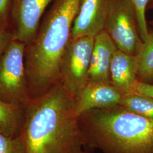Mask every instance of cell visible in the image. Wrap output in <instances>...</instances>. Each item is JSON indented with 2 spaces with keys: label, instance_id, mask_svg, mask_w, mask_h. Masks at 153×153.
<instances>
[{
  "label": "cell",
  "instance_id": "6da1fadb",
  "mask_svg": "<svg viewBox=\"0 0 153 153\" xmlns=\"http://www.w3.org/2000/svg\"><path fill=\"white\" fill-rule=\"evenodd\" d=\"M76 97L60 81L25 107L20 137L26 153H88Z\"/></svg>",
  "mask_w": 153,
  "mask_h": 153
},
{
  "label": "cell",
  "instance_id": "7a4b0ae2",
  "mask_svg": "<svg viewBox=\"0 0 153 153\" xmlns=\"http://www.w3.org/2000/svg\"><path fill=\"white\" fill-rule=\"evenodd\" d=\"M82 1L54 0L35 38L26 45L25 65L30 99L44 95L60 82L62 57Z\"/></svg>",
  "mask_w": 153,
  "mask_h": 153
},
{
  "label": "cell",
  "instance_id": "3957f363",
  "mask_svg": "<svg viewBox=\"0 0 153 153\" xmlns=\"http://www.w3.org/2000/svg\"><path fill=\"white\" fill-rule=\"evenodd\" d=\"M78 123L90 151L103 153H153V119L120 105L88 111Z\"/></svg>",
  "mask_w": 153,
  "mask_h": 153
},
{
  "label": "cell",
  "instance_id": "277c9868",
  "mask_svg": "<svg viewBox=\"0 0 153 153\" xmlns=\"http://www.w3.org/2000/svg\"><path fill=\"white\" fill-rule=\"evenodd\" d=\"M26 44L13 39L0 57V99L25 108L30 98L25 65Z\"/></svg>",
  "mask_w": 153,
  "mask_h": 153
},
{
  "label": "cell",
  "instance_id": "5b68a950",
  "mask_svg": "<svg viewBox=\"0 0 153 153\" xmlns=\"http://www.w3.org/2000/svg\"><path fill=\"white\" fill-rule=\"evenodd\" d=\"M94 38L71 39L62 57L60 81L75 97L88 82Z\"/></svg>",
  "mask_w": 153,
  "mask_h": 153
},
{
  "label": "cell",
  "instance_id": "8992f818",
  "mask_svg": "<svg viewBox=\"0 0 153 153\" xmlns=\"http://www.w3.org/2000/svg\"><path fill=\"white\" fill-rule=\"evenodd\" d=\"M105 30L119 50L133 56L138 54L143 42L131 0H112Z\"/></svg>",
  "mask_w": 153,
  "mask_h": 153
},
{
  "label": "cell",
  "instance_id": "52a82bcc",
  "mask_svg": "<svg viewBox=\"0 0 153 153\" xmlns=\"http://www.w3.org/2000/svg\"><path fill=\"white\" fill-rule=\"evenodd\" d=\"M54 0H13L9 31L26 45L35 38L46 9Z\"/></svg>",
  "mask_w": 153,
  "mask_h": 153
},
{
  "label": "cell",
  "instance_id": "ba28073f",
  "mask_svg": "<svg viewBox=\"0 0 153 153\" xmlns=\"http://www.w3.org/2000/svg\"><path fill=\"white\" fill-rule=\"evenodd\" d=\"M112 0H82L73 23L71 39L95 38L105 30Z\"/></svg>",
  "mask_w": 153,
  "mask_h": 153
},
{
  "label": "cell",
  "instance_id": "9c48e42d",
  "mask_svg": "<svg viewBox=\"0 0 153 153\" xmlns=\"http://www.w3.org/2000/svg\"><path fill=\"white\" fill-rule=\"evenodd\" d=\"M124 94L109 82L88 81L76 97L78 117L95 109L119 105Z\"/></svg>",
  "mask_w": 153,
  "mask_h": 153
},
{
  "label": "cell",
  "instance_id": "30bf717a",
  "mask_svg": "<svg viewBox=\"0 0 153 153\" xmlns=\"http://www.w3.org/2000/svg\"><path fill=\"white\" fill-rule=\"evenodd\" d=\"M118 49L105 30L95 37L88 81L110 83V67Z\"/></svg>",
  "mask_w": 153,
  "mask_h": 153
},
{
  "label": "cell",
  "instance_id": "8fae6325",
  "mask_svg": "<svg viewBox=\"0 0 153 153\" xmlns=\"http://www.w3.org/2000/svg\"><path fill=\"white\" fill-rule=\"evenodd\" d=\"M137 56L118 49L110 67V83L124 95L136 92L137 79Z\"/></svg>",
  "mask_w": 153,
  "mask_h": 153
},
{
  "label": "cell",
  "instance_id": "7c38bea8",
  "mask_svg": "<svg viewBox=\"0 0 153 153\" xmlns=\"http://www.w3.org/2000/svg\"><path fill=\"white\" fill-rule=\"evenodd\" d=\"M25 108L0 99V133L7 137L20 135Z\"/></svg>",
  "mask_w": 153,
  "mask_h": 153
},
{
  "label": "cell",
  "instance_id": "4fadbf2b",
  "mask_svg": "<svg viewBox=\"0 0 153 153\" xmlns=\"http://www.w3.org/2000/svg\"><path fill=\"white\" fill-rule=\"evenodd\" d=\"M137 58V79L140 82L153 84V30L149 29L148 38L143 42Z\"/></svg>",
  "mask_w": 153,
  "mask_h": 153
},
{
  "label": "cell",
  "instance_id": "5bb4252c",
  "mask_svg": "<svg viewBox=\"0 0 153 153\" xmlns=\"http://www.w3.org/2000/svg\"><path fill=\"white\" fill-rule=\"evenodd\" d=\"M119 105L131 112L153 119V98L135 92L124 95Z\"/></svg>",
  "mask_w": 153,
  "mask_h": 153
},
{
  "label": "cell",
  "instance_id": "9a60e30c",
  "mask_svg": "<svg viewBox=\"0 0 153 153\" xmlns=\"http://www.w3.org/2000/svg\"><path fill=\"white\" fill-rule=\"evenodd\" d=\"M136 10L139 33L142 42L148 38L149 28L146 19V11L149 0H131Z\"/></svg>",
  "mask_w": 153,
  "mask_h": 153
},
{
  "label": "cell",
  "instance_id": "2e32d148",
  "mask_svg": "<svg viewBox=\"0 0 153 153\" xmlns=\"http://www.w3.org/2000/svg\"><path fill=\"white\" fill-rule=\"evenodd\" d=\"M0 153H26L20 136L9 137L0 133Z\"/></svg>",
  "mask_w": 153,
  "mask_h": 153
},
{
  "label": "cell",
  "instance_id": "e0dca14e",
  "mask_svg": "<svg viewBox=\"0 0 153 153\" xmlns=\"http://www.w3.org/2000/svg\"><path fill=\"white\" fill-rule=\"evenodd\" d=\"M13 1L0 0V29L9 31Z\"/></svg>",
  "mask_w": 153,
  "mask_h": 153
},
{
  "label": "cell",
  "instance_id": "ac0fdd59",
  "mask_svg": "<svg viewBox=\"0 0 153 153\" xmlns=\"http://www.w3.org/2000/svg\"><path fill=\"white\" fill-rule=\"evenodd\" d=\"M13 39L14 36L10 31L0 29V57L7 44Z\"/></svg>",
  "mask_w": 153,
  "mask_h": 153
},
{
  "label": "cell",
  "instance_id": "d6986e66",
  "mask_svg": "<svg viewBox=\"0 0 153 153\" xmlns=\"http://www.w3.org/2000/svg\"><path fill=\"white\" fill-rule=\"evenodd\" d=\"M136 92L153 98V84L138 81L136 87Z\"/></svg>",
  "mask_w": 153,
  "mask_h": 153
},
{
  "label": "cell",
  "instance_id": "ffe728a7",
  "mask_svg": "<svg viewBox=\"0 0 153 153\" xmlns=\"http://www.w3.org/2000/svg\"><path fill=\"white\" fill-rule=\"evenodd\" d=\"M149 24L151 26V29H152L153 30V19L152 21H151L150 22H149Z\"/></svg>",
  "mask_w": 153,
  "mask_h": 153
}]
</instances>
